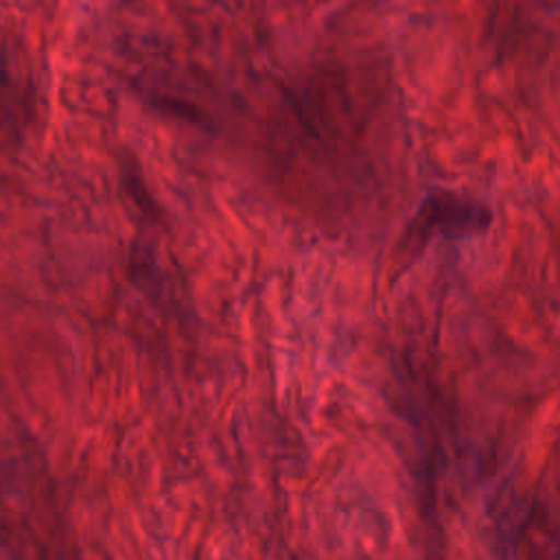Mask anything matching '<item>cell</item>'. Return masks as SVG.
<instances>
[{
	"label": "cell",
	"instance_id": "6da1fadb",
	"mask_svg": "<svg viewBox=\"0 0 560 560\" xmlns=\"http://www.w3.org/2000/svg\"><path fill=\"white\" fill-rule=\"evenodd\" d=\"M488 221H490V214L483 206L455 199L451 195H442V197L429 199L422 206L409 236L427 238L433 232L470 234V232H481L488 225Z\"/></svg>",
	"mask_w": 560,
	"mask_h": 560
}]
</instances>
